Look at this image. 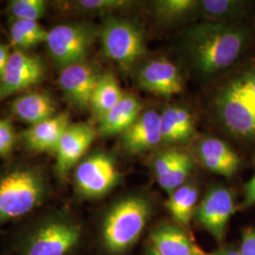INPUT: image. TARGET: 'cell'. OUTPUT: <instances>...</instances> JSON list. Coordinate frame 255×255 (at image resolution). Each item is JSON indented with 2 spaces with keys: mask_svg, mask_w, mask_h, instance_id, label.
Here are the masks:
<instances>
[{
  "mask_svg": "<svg viewBox=\"0 0 255 255\" xmlns=\"http://www.w3.org/2000/svg\"><path fill=\"white\" fill-rule=\"evenodd\" d=\"M46 73V65L40 57L14 49L0 77V101L39 84Z\"/></svg>",
  "mask_w": 255,
  "mask_h": 255,
  "instance_id": "9",
  "label": "cell"
},
{
  "mask_svg": "<svg viewBox=\"0 0 255 255\" xmlns=\"http://www.w3.org/2000/svg\"><path fill=\"white\" fill-rule=\"evenodd\" d=\"M16 143V133L11 122L0 119V157H8Z\"/></svg>",
  "mask_w": 255,
  "mask_h": 255,
  "instance_id": "30",
  "label": "cell"
},
{
  "mask_svg": "<svg viewBox=\"0 0 255 255\" xmlns=\"http://www.w3.org/2000/svg\"><path fill=\"white\" fill-rule=\"evenodd\" d=\"M22 220L6 237L2 255H75L82 247V223L66 209L47 210Z\"/></svg>",
  "mask_w": 255,
  "mask_h": 255,
  "instance_id": "1",
  "label": "cell"
},
{
  "mask_svg": "<svg viewBox=\"0 0 255 255\" xmlns=\"http://www.w3.org/2000/svg\"><path fill=\"white\" fill-rule=\"evenodd\" d=\"M150 250L157 255H211L198 246L183 229L175 224H162L149 237Z\"/></svg>",
  "mask_w": 255,
  "mask_h": 255,
  "instance_id": "15",
  "label": "cell"
},
{
  "mask_svg": "<svg viewBox=\"0 0 255 255\" xmlns=\"http://www.w3.org/2000/svg\"><path fill=\"white\" fill-rule=\"evenodd\" d=\"M74 188L82 199L95 200L107 195L120 181L113 157L98 152L82 160L73 172Z\"/></svg>",
  "mask_w": 255,
  "mask_h": 255,
  "instance_id": "8",
  "label": "cell"
},
{
  "mask_svg": "<svg viewBox=\"0 0 255 255\" xmlns=\"http://www.w3.org/2000/svg\"><path fill=\"white\" fill-rule=\"evenodd\" d=\"M214 105L219 123L230 136L255 146V61L229 75L219 86Z\"/></svg>",
  "mask_w": 255,
  "mask_h": 255,
  "instance_id": "4",
  "label": "cell"
},
{
  "mask_svg": "<svg viewBox=\"0 0 255 255\" xmlns=\"http://www.w3.org/2000/svg\"><path fill=\"white\" fill-rule=\"evenodd\" d=\"M69 125L70 119L67 113L57 114L25 129L22 132L23 141L32 151L55 153L60 139Z\"/></svg>",
  "mask_w": 255,
  "mask_h": 255,
  "instance_id": "16",
  "label": "cell"
},
{
  "mask_svg": "<svg viewBox=\"0 0 255 255\" xmlns=\"http://www.w3.org/2000/svg\"><path fill=\"white\" fill-rule=\"evenodd\" d=\"M237 211L233 192L223 186L210 188L195 212V219L218 242H222Z\"/></svg>",
  "mask_w": 255,
  "mask_h": 255,
  "instance_id": "10",
  "label": "cell"
},
{
  "mask_svg": "<svg viewBox=\"0 0 255 255\" xmlns=\"http://www.w3.org/2000/svg\"><path fill=\"white\" fill-rule=\"evenodd\" d=\"M162 143L179 144L188 141L195 134V122L184 108L172 106L160 115Z\"/></svg>",
  "mask_w": 255,
  "mask_h": 255,
  "instance_id": "20",
  "label": "cell"
},
{
  "mask_svg": "<svg viewBox=\"0 0 255 255\" xmlns=\"http://www.w3.org/2000/svg\"><path fill=\"white\" fill-rule=\"evenodd\" d=\"M246 2L236 0H203L199 1L198 8L206 18L216 23H228L224 20L236 18L245 12ZM210 22V21H209Z\"/></svg>",
  "mask_w": 255,
  "mask_h": 255,
  "instance_id": "24",
  "label": "cell"
},
{
  "mask_svg": "<svg viewBox=\"0 0 255 255\" xmlns=\"http://www.w3.org/2000/svg\"><path fill=\"white\" fill-rule=\"evenodd\" d=\"M122 142L129 153H140L162 143L160 115L153 110L141 113L134 123L123 132Z\"/></svg>",
  "mask_w": 255,
  "mask_h": 255,
  "instance_id": "17",
  "label": "cell"
},
{
  "mask_svg": "<svg viewBox=\"0 0 255 255\" xmlns=\"http://www.w3.org/2000/svg\"><path fill=\"white\" fill-rule=\"evenodd\" d=\"M255 205V172L251 180L245 184L244 206L251 207Z\"/></svg>",
  "mask_w": 255,
  "mask_h": 255,
  "instance_id": "32",
  "label": "cell"
},
{
  "mask_svg": "<svg viewBox=\"0 0 255 255\" xmlns=\"http://www.w3.org/2000/svg\"><path fill=\"white\" fill-rule=\"evenodd\" d=\"M10 53L11 51L9 50V46L0 43V77L7 66Z\"/></svg>",
  "mask_w": 255,
  "mask_h": 255,
  "instance_id": "33",
  "label": "cell"
},
{
  "mask_svg": "<svg viewBox=\"0 0 255 255\" xmlns=\"http://www.w3.org/2000/svg\"><path fill=\"white\" fill-rule=\"evenodd\" d=\"M101 75L93 64L84 61L62 68L58 82L67 101L79 109H87Z\"/></svg>",
  "mask_w": 255,
  "mask_h": 255,
  "instance_id": "12",
  "label": "cell"
},
{
  "mask_svg": "<svg viewBox=\"0 0 255 255\" xmlns=\"http://www.w3.org/2000/svg\"><path fill=\"white\" fill-rule=\"evenodd\" d=\"M96 134V129L86 123L70 124L65 129L55 150V173L60 181H64L82 161Z\"/></svg>",
  "mask_w": 255,
  "mask_h": 255,
  "instance_id": "11",
  "label": "cell"
},
{
  "mask_svg": "<svg viewBox=\"0 0 255 255\" xmlns=\"http://www.w3.org/2000/svg\"><path fill=\"white\" fill-rule=\"evenodd\" d=\"M211 255H241L239 250L235 247H225L221 248Z\"/></svg>",
  "mask_w": 255,
  "mask_h": 255,
  "instance_id": "34",
  "label": "cell"
},
{
  "mask_svg": "<svg viewBox=\"0 0 255 255\" xmlns=\"http://www.w3.org/2000/svg\"><path fill=\"white\" fill-rule=\"evenodd\" d=\"M102 49L110 60L128 69L145 53L141 28L131 21L108 17L100 29Z\"/></svg>",
  "mask_w": 255,
  "mask_h": 255,
  "instance_id": "7",
  "label": "cell"
},
{
  "mask_svg": "<svg viewBox=\"0 0 255 255\" xmlns=\"http://www.w3.org/2000/svg\"><path fill=\"white\" fill-rule=\"evenodd\" d=\"M199 191L194 184H183L169 194L165 205L173 219L181 225H189L195 216Z\"/></svg>",
  "mask_w": 255,
  "mask_h": 255,
  "instance_id": "22",
  "label": "cell"
},
{
  "mask_svg": "<svg viewBox=\"0 0 255 255\" xmlns=\"http://www.w3.org/2000/svg\"><path fill=\"white\" fill-rule=\"evenodd\" d=\"M146 255H157L155 254L154 252H152L150 249H149V251H148V253L146 254Z\"/></svg>",
  "mask_w": 255,
  "mask_h": 255,
  "instance_id": "35",
  "label": "cell"
},
{
  "mask_svg": "<svg viewBox=\"0 0 255 255\" xmlns=\"http://www.w3.org/2000/svg\"><path fill=\"white\" fill-rule=\"evenodd\" d=\"M195 0H160L154 2L155 12L160 18L173 20L184 17L198 8Z\"/></svg>",
  "mask_w": 255,
  "mask_h": 255,
  "instance_id": "26",
  "label": "cell"
},
{
  "mask_svg": "<svg viewBox=\"0 0 255 255\" xmlns=\"http://www.w3.org/2000/svg\"><path fill=\"white\" fill-rule=\"evenodd\" d=\"M48 30L37 21L13 20L9 27V39L14 49L25 50L46 43Z\"/></svg>",
  "mask_w": 255,
  "mask_h": 255,
  "instance_id": "23",
  "label": "cell"
},
{
  "mask_svg": "<svg viewBox=\"0 0 255 255\" xmlns=\"http://www.w3.org/2000/svg\"><path fill=\"white\" fill-rule=\"evenodd\" d=\"M250 31L237 23L204 22L189 28L186 46L201 73L217 74L233 66L246 50Z\"/></svg>",
  "mask_w": 255,
  "mask_h": 255,
  "instance_id": "2",
  "label": "cell"
},
{
  "mask_svg": "<svg viewBox=\"0 0 255 255\" xmlns=\"http://www.w3.org/2000/svg\"><path fill=\"white\" fill-rule=\"evenodd\" d=\"M10 112L30 126L57 115L56 103L50 95L37 90L27 91L17 97L10 104Z\"/></svg>",
  "mask_w": 255,
  "mask_h": 255,
  "instance_id": "18",
  "label": "cell"
},
{
  "mask_svg": "<svg viewBox=\"0 0 255 255\" xmlns=\"http://www.w3.org/2000/svg\"><path fill=\"white\" fill-rule=\"evenodd\" d=\"M193 167L194 161L191 156L182 151L178 161L171 167V169L164 177L157 182L164 191L167 192L169 195L184 184V182L191 172Z\"/></svg>",
  "mask_w": 255,
  "mask_h": 255,
  "instance_id": "25",
  "label": "cell"
},
{
  "mask_svg": "<svg viewBox=\"0 0 255 255\" xmlns=\"http://www.w3.org/2000/svg\"><path fill=\"white\" fill-rule=\"evenodd\" d=\"M98 35L100 29L87 23L57 25L48 30L47 52L61 69L82 63L90 52Z\"/></svg>",
  "mask_w": 255,
  "mask_h": 255,
  "instance_id": "6",
  "label": "cell"
},
{
  "mask_svg": "<svg viewBox=\"0 0 255 255\" xmlns=\"http://www.w3.org/2000/svg\"><path fill=\"white\" fill-rule=\"evenodd\" d=\"M241 255H255V229L246 228L242 232L241 243L238 248Z\"/></svg>",
  "mask_w": 255,
  "mask_h": 255,
  "instance_id": "31",
  "label": "cell"
},
{
  "mask_svg": "<svg viewBox=\"0 0 255 255\" xmlns=\"http://www.w3.org/2000/svg\"><path fill=\"white\" fill-rule=\"evenodd\" d=\"M181 153L182 151L178 149H168L160 152L156 156L153 169L157 181L161 180L171 169V167L178 161Z\"/></svg>",
  "mask_w": 255,
  "mask_h": 255,
  "instance_id": "29",
  "label": "cell"
},
{
  "mask_svg": "<svg viewBox=\"0 0 255 255\" xmlns=\"http://www.w3.org/2000/svg\"><path fill=\"white\" fill-rule=\"evenodd\" d=\"M142 105L136 98L125 94L119 103L99 120V132L103 136L123 133L140 116Z\"/></svg>",
  "mask_w": 255,
  "mask_h": 255,
  "instance_id": "19",
  "label": "cell"
},
{
  "mask_svg": "<svg viewBox=\"0 0 255 255\" xmlns=\"http://www.w3.org/2000/svg\"><path fill=\"white\" fill-rule=\"evenodd\" d=\"M9 10L13 20L38 22L46 13V2L44 0H13L9 2Z\"/></svg>",
  "mask_w": 255,
  "mask_h": 255,
  "instance_id": "27",
  "label": "cell"
},
{
  "mask_svg": "<svg viewBox=\"0 0 255 255\" xmlns=\"http://www.w3.org/2000/svg\"><path fill=\"white\" fill-rule=\"evenodd\" d=\"M139 86L161 97H172L182 90V79L178 67L168 60L156 59L143 65L137 75Z\"/></svg>",
  "mask_w": 255,
  "mask_h": 255,
  "instance_id": "13",
  "label": "cell"
},
{
  "mask_svg": "<svg viewBox=\"0 0 255 255\" xmlns=\"http://www.w3.org/2000/svg\"><path fill=\"white\" fill-rule=\"evenodd\" d=\"M50 193L48 174L40 164L17 163L0 169V229L34 215Z\"/></svg>",
  "mask_w": 255,
  "mask_h": 255,
  "instance_id": "3",
  "label": "cell"
},
{
  "mask_svg": "<svg viewBox=\"0 0 255 255\" xmlns=\"http://www.w3.org/2000/svg\"><path fill=\"white\" fill-rule=\"evenodd\" d=\"M150 216V205L138 196L116 201L105 211L98 227V246L104 255H123L133 246Z\"/></svg>",
  "mask_w": 255,
  "mask_h": 255,
  "instance_id": "5",
  "label": "cell"
},
{
  "mask_svg": "<svg viewBox=\"0 0 255 255\" xmlns=\"http://www.w3.org/2000/svg\"><path fill=\"white\" fill-rule=\"evenodd\" d=\"M198 156L201 164L211 172L226 178L236 175L241 165L237 151L217 137L203 138L198 146Z\"/></svg>",
  "mask_w": 255,
  "mask_h": 255,
  "instance_id": "14",
  "label": "cell"
},
{
  "mask_svg": "<svg viewBox=\"0 0 255 255\" xmlns=\"http://www.w3.org/2000/svg\"><path fill=\"white\" fill-rule=\"evenodd\" d=\"M124 95L125 93L121 90L117 78L113 74H101L90 102V108L96 119L101 120L119 103Z\"/></svg>",
  "mask_w": 255,
  "mask_h": 255,
  "instance_id": "21",
  "label": "cell"
},
{
  "mask_svg": "<svg viewBox=\"0 0 255 255\" xmlns=\"http://www.w3.org/2000/svg\"><path fill=\"white\" fill-rule=\"evenodd\" d=\"M73 5L82 11L105 12L125 8L131 5V2L126 0H80L74 2Z\"/></svg>",
  "mask_w": 255,
  "mask_h": 255,
  "instance_id": "28",
  "label": "cell"
}]
</instances>
